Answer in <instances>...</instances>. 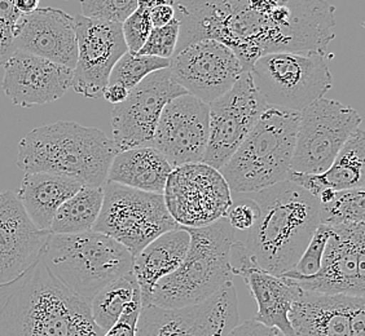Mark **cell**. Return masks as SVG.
I'll return each mask as SVG.
<instances>
[{"instance_id":"1","label":"cell","mask_w":365,"mask_h":336,"mask_svg":"<svg viewBox=\"0 0 365 336\" xmlns=\"http://www.w3.org/2000/svg\"><path fill=\"white\" fill-rule=\"evenodd\" d=\"M180 23L176 51L190 43H223L249 73L274 52L325 49L334 39L336 8L327 0H173Z\"/></svg>"},{"instance_id":"2","label":"cell","mask_w":365,"mask_h":336,"mask_svg":"<svg viewBox=\"0 0 365 336\" xmlns=\"http://www.w3.org/2000/svg\"><path fill=\"white\" fill-rule=\"evenodd\" d=\"M90 303L73 294L42 258L21 275L0 285V336H103Z\"/></svg>"},{"instance_id":"3","label":"cell","mask_w":365,"mask_h":336,"mask_svg":"<svg viewBox=\"0 0 365 336\" xmlns=\"http://www.w3.org/2000/svg\"><path fill=\"white\" fill-rule=\"evenodd\" d=\"M249 194L259 216L246 231V253L255 268L280 277L294 268L322 224L320 202L289 180Z\"/></svg>"},{"instance_id":"4","label":"cell","mask_w":365,"mask_h":336,"mask_svg":"<svg viewBox=\"0 0 365 336\" xmlns=\"http://www.w3.org/2000/svg\"><path fill=\"white\" fill-rule=\"evenodd\" d=\"M17 167L71 177L90 188H103L118 153L106 133L95 127L58 120L26 133L17 147Z\"/></svg>"},{"instance_id":"5","label":"cell","mask_w":365,"mask_h":336,"mask_svg":"<svg viewBox=\"0 0 365 336\" xmlns=\"http://www.w3.org/2000/svg\"><path fill=\"white\" fill-rule=\"evenodd\" d=\"M190 248L175 272L158 280L149 305L182 308L207 300L232 283L230 251L236 231L225 217L202 228H185Z\"/></svg>"},{"instance_id":"6","label":"cell","mask_w":365,"mask_h":336,"mask_svg":"<svg viewBox=\"0 0 365 336\" xmlns=\"http://www.w3.org/2000/svg\"><path fill=\"white\" fill-rule=\"evenodd\" d=\"M41 258L56 280L87 303L106 285L133 272L134 259L125 246L93 231L49 234Z\"/></svg>"},{"instance_id":"7","label":"cell","mask_w":365,"mask_h":336,"mask_svg":"<svg viewBox=\"0 0 365 336\" xmlns=\"http://www.w3.org/2000/svg\"><path fill=\"white\" fill-rule=\"evenodd\" d=\"M299 112L269 107L219 172L231 193L249 194L288 179Z\"/></svg>"},{"instance_id":"8","label":"cell","mask_w":365,"mask_h":336,"mask_svg":"<svg viewBox=\"0 0 365 336\" xmlns=\"http://www.w3.org/2000/svg\"><path fill=\"white\" fill-rule=\"evenodd\" d=\"M249 73L267 106L290 112L312 105L333 84L323 49L268 53Z\"/></svg>"},{"instance_id":"9","label":"cell","mask_w":365,"mask_h":336,"mask_svg":"<svg viewBox=\"0 0 365 336\" xmlns=\"http://www.w3.org/2000/svg\"><path fill=\"white\" fill-rule=\"evenodd\" d=\"M103 189V207L92 231L117 241L133 256L163 233L180 228L170 215L163 194L110 182Z\"/></svg>"},{"instance_id":"10","label":"cell","mask_w":365,"mask_h":336,"mask_svg":"<svg viewBox=\"0 0 365 336\" xmlns=\"http://www.w3.org/2000/svg\"><path fill=\"white\" fill-rule=\"evenodd\" d=\"M360 126L361 117L351 106L317 100L299 112L290 171L323 174Z\"/></svg>"},{"instance_id":"11","label":"cell","mask_w":365,"mask_h":336,"mask_svg":"<svg viewBox=\"0 0 365 336\" xmlns=\"http://www.w3.org/2000/svg\"><path fill=\"white\" fill-rule=\"evenodd\" d=\"M168 211L182 228H202L225 217L232 193L217 168L202 162L173 168L163 190Z\"/></svg>"},{"instance_id":"12","label":"cell","mask_w":365,"mask_h":336,"mask_svg":"<svg viewBox=\"0 0 365 336\" xmlns=\"http://www.w3.org/2000/svg\"><path fill=\"white\" fill-rule=\"evenodd\" d=\"M239 323L237 293L228 283L207 300L195 305L141 307L136 336H228Z\"/></svg>"},{"instance_id":"13","label":"cell","mask_w":365,"mask_h":336,"mask_svg":"<svg viewBox=\"0 0 365 336\" xmlns=\"http://www.w3.org/2000/svg\"><path fill=\"white\" fill-rule=\"evenodd\" d=\"M267 107L250 73H242L230 91L209 104V141L202 163L223 167Z\"/></svg>"},{"instance_id":"14","label":"cell","mask_w":365,"mask_h":336,"mask_svg":"<svg viewBox=\"0 0 365 336\" xmlns=\"http://www.w3.org/2000/svg\"><path fill=\"white\" fill-rule=\"evenodd\" d=\"M168 69L173 82L206 104L230 91L245 73L233 51L212 39L190 43L176 51Z\"/></svg>"},{"instance_id":"15","label":"cell","mask_w":365,"mask_h":336,"mask_svg":"<svg viewBox=\"0 0 365 336\" xmlns=\"http://www.w3.org/2000/svg\"><path fill=\"white\" fill-rule=\"evenodd\" d=\"M187 95L173 82L169 69L144 78L112 112L113 142L118 152L150 147L162 110L173 98Z\"/></svg>"},{"instance_id":"16","label":"cell","mask_w":365,"mask_h":336,"mask_svg":"<svg viewBox=\"0 0 365 336\" xmlns=\"http://www.w3.org/2000/svg\"><path fill=\"white\" fill-rule=\"evenodd\" d=\"M330 226L331 233L319 272L289 280L303 291L364 298V223Z\"/></svg>"},{"instance_id":"17","label":"cell","mask_w":365,"mask_h":336,"mask_svg":"<svg viewBox=\"0 0 365 336\" xmlns=\"http://www.w3.org/2000/svg\"><path fill=\"white\" fill-rule=\"evenodd\" d=\"M78 57L71 88L87 98H103L113 66L127 52L122 23L74 17Z\"/></svg>"},{"instance_id":"18","label":"cell","mask_w":365,"mask_h":336,"mask_svg":"<svg viewBox=\"0 0 365 336\" xmlns=\"http://www.w3.org/2000/svg\"><path fill=\"white\" fill-rule=\"evenodd\" d=\"M207 141L209 104L187 93L163 107L150 147L175 168L202 162Z\"/></svg>"},{"instance_id":"19","label":"cell","mask_w":365,"mask_h":336,"mask_svg":"<svg viewBox=\"0 0 365 336\" xmlns=\"http://www.w3.org/2000/svg\"><path fill=\"white\" fill-rule=\"evenodd\" d=\"M289 321L294 336H365V299L302 290Z\"/></svg>"},{"instance_id":"20","label":"cell","mask_w":365,"mask_h":336,"mask_svg":"<svg viewBox=\"0 0 365 336\" xmlns=\"http://www.w3.org/2000/svg\"><path fill=\"white\" fill-rule=\"evenodd\" d=\"M14 51L42 57L74 70L78 57L74 17L56 8L22 14L14 28Z\"/></svg>"},{"instance_id":"21","label":"cell","mask_w":365,"mask_h":336,"mask_svg":"<svg viewBox=\"0 0 365 336\" xmlns=\"http://www.w3.org/2000/svg\"><path fill=\"white\" fill-rule=\"evenodd\" d=\"M1 90L14 105L30 107L57 101L71 88L73 70L16 51L3 65Z\"/></svg>"},{"instance_id":"22","label":"cell","mask_w":365,"mask_h":336,"mask_svg":"<svg viewBox=\"0 0 365 336\" xmlns=\"http://www.w3.org/2000/svg\"><path fill=\"white\" fill-rule=\"evenodd\" d=\"M49 234L33 224L14 190L0 193V285L17 278L41 258Z\"/></svg>"},{"instance_id":"23","label":"cell","mask_w":365,"mask_h":336,"mask_svg":"<svg viewBox=\"0 0 365 336\" xmlns=\"http://www.w3.org/2000/svg\"><path fill=\"white\" fill-rule=\"evenodd\" d=\"M190 233L180 226L163 233L135 255L133 272L140 288L141 307L150 304L158 280L180 266L190 248Z\"/></svg>"},{"instance_id":"24","label":"cell","mask_w":365,"mask_h":336,"mask_svg":"<svg viewBox=\"0 0 365 336\" xmlns=\"http://www.w3.org/2000/svg\"><path fill=\"white\" fill-rule=\"evenodd\" d=\"M365 133L359 127L346 141L336 159L323 174H301L289 171V182L319 196L324 189L334 191L364 188Z\"/></svg>"},{"instance_id":"25","label":"cell","mask_w":365,"mask_h":336,"mask_svg":"<svg viewBox=\"0 0 365 336\" xmlns=\"http://www.w3.org/2000/svg\"><path fill=\"white\" fill-rule=\"evenodd\" d=\"M241 277L258 304L254 321L268 327H276L284 335L294 336L289 313L302 290L293 280L263 272L255 266L247 269Z\"/></svg>"},{"instance_id":"26","label":"cell","mask_w":365,"mask_h":336,"mask_svg":"<svg viewBox=\"0 0 365 336\" xmlns=\"http://www.w3.org/2000/svg\"><path fill=\"white\" fill-rule=\"evenodd\" d=\"M83 185L71 177L51 172H28L21 188L14 191L33 224L49 231L60 206L81 190Z\"/></svg>"},{"instance_id":"27","label":"cell","mask_w":365,"mask_h":336,"mask_svg":"<svg viewBox=\"0 0 365 336\" xmlns=\"http://www.w3.org/2000/svg\"><path fill=\"white\" fill-rule=\"evenodd\" d=\"M171 171L173 167L155 147H134L117 153L109 168L106 182L163 194Z\"/></svg>"},{"instance_id":"28","label":"cell","mask_w":365,"mask_h":336,"mask_svg":"<svg viewBox=\"0 0 365 336\" xmlns=\"http://www.w3.org/2000/svg\"><path fill=\"white\" fill-rule=\"evenodd\" d=\"M104 201L103 188L82 187L65 201L55 214L49 228L51 234H78L92 231L98 221Z\"/></svg>"},{"instance_id":"29","label":"cell","mask_w":365,"mask_h":336,"mask_svg":"<svg viewBox=\"0 0 365 336\" xmlns=\"http://www.w3.org/2000/svg\"><path fill=\"white\" fill-rule=\"evenodd\" d=\"M141 299L140 288L134 272L122 275L100 290L90 303L92 320L106 332L120 320L133 301Z\"/></svg>"},{"instance_id":"30","label":"cell","mask_w":365,"mask_h":336,"mask_svg":"<svg viewBox=\"0 0 365 336\" xmlns=\"http://www.w3.org/2000/svg\"><path fill=\"white\" fill-rule=\"evenodd\" d=\"M364 188L339 190L328 204H320V223L325 225L365 223Z\"/></svg>"},{"instance_id":"31","label":"cell","mask_w":365,"mask_h":336,"mask_svg":"<svg viewBox=\"0 0 365 336\" xmlns=\"http://www.w3.org/2000/svg\"><path fill=\"white\" fill-rule=\"evenodd\" d=\"M169 63L170 60L160 57L144 56L127 51L113 66L108 84H120L130 92L149 74L162 69H168Z\"/></svg>"},{"instance_id":"32","label":"cell","mask_w":365,"mask_h":336,"mask_svg":"<svg viewBox=\"0 0 365 336\" xmlns=\"http://www.w3.org/2000/svg\"><path fill=\"white\" fill-rule=\"evenodd\" d=\"M331 233L330 225L320 224L317 231L314 233L312 238L309 241L306 250L303 251L302 256L298 260L293 269L280 277L285 278H297V277H309L319 272L322 266L324 250Z\"/></svg>"},{"instance_id":"33","label":"cell","mask_w":365,"mask_h":336,"mask_svg":"<svg viewBox=\"0 0 365 336\" xmlns=\"http://www.w3.org/2000/svg\"><path fill=\"white\" fill-rule=\"evenodd\" d=\"M82 16L122 23L138 8L136 0H81Z\"/></svg>"},{"instance_id":"34","label":"cell","mask_w":365,"mask_h":336,"mask_svg":"<svg viewBox=\"0 0 365 336\" xmlns=\"http://www.w3.org/2000/svg\"><path fill=\"white\" fill-rule=\"evenodd\" d=\"M179 31H180V23L176 19L165 26L152 28L144 46L139 51V55L170 60L175 53Z\"/></svg>"},{"instance_id":"35","label":"cell","mask_w":365,"mask_h":336,"mask_svg":"<svg viewBox=\"0 0 365 336\" xmlns=\"http://www.w3.org/2000/svg\"><path fill=\"white\" fill-rule=\"evenodd\" d=\"M259 216V207L250 194H233L225 219L235 231H249Z\"/></svg>"},{"instance_id":"36","label":"cell","mask_w":365,"mask_h":336,"mask_svg":"<svg viewBox=\"0 0 365 336\" xmlns=\"http://www.w3.org/2000/svg\"><path fill=\"white\" fill-rule=\"evenodd\" d=\"M152 21L148 9L136 8L134 14L128 16L122 22V33L126 43L127 51L131 53H139L141 47L152 31Z\"/></svg>"},{"instance_id":"37","label":"cell","mask_w":365,"mask_h":336,"mask_svg":"<svg viewBox=\"0 0 365 336\" xmlns=\"http://www.w3.org/2000/svg\"><path fill=\"white\" fill-rule=\"evenodd\" d=\"M22 14L14 7V0H0V68L14 52V28Z\"/></svg>"},{"instance_id":"38","label":"cell","mask_w":365,"mask_h":336,"mask_svg":"<svg viewBox=\"0 0 365 336\" xmlns=\"http://www.w3.org/2000/svg\"><path fill=\"white\" fill-rule=\"evenodd\" d=\"M141 299L133 301L122 313L120 320L103 336H136V325L140 315Z\"/></svg>"},{"instance_id":"39","label":"cell","mask_w":365,"mask_h":336,"mask_svg":"<svg viewBox=\"0 0 365 336\" xmlns=\"http://www.w3.org/2000/svg\"><path fill=\"white\" fill-rule=\"evenodd\" d=\"M228 336H287L276 327H268L254 320L237 325Z\"/></svg>"},{"instance_id":"40","label":"cell","mask_w":365,"mask_h":336,"mask_svg":"<svg viewBox=\"0 0 365 336\" xmlns=\"http://www.w3.org/2000/svg\"><path fill=\"white\" fill-rule=\"evenodd\" d=\"M153 28H161L175 19V9L173 4H158L149 11Z\"/></svg>"},{"instance_id":"41","label":"cell","mask_w":365,"mask_h":336,"mask_svg":"<svg viewBox=\"0 0 365 336\" xmlns=\"http://www.w3.org/2000/svg\"><path fill=\"white\" fill-rule=\"evenodd\" d=\"M127 96H128V91L120 84H108L103 92V98L113 105L120 104L122 101L126 100Z\"/></svg>"},{"instance_id":"42","label":"cell","mask_w":365,"mask_h":336,"mask_svg":"<svg viewBox=\"0 0 365 336\" xmlns=\"http://www.w3.org/2000/svg\"><path fill=\"white\" fill-rule=\"evenodd\" d=\"M14 3L21 14H33L41 6V0H14Z\"/></svg>"},{"instance_id":"43","label":"cell","mask_w":365,"mask_h":336,"mask_svg":"<svg viewBox=\"0 0 365 336\" xmlns=\"http://www.w3.org/2000/svg\"><path fill=\"white\" fill-rule=\"evenodd\" d=\"M136 1H138V8H143L148 11H150L158 4H173V0H136Z\"/></svg>"}]
</instances>
